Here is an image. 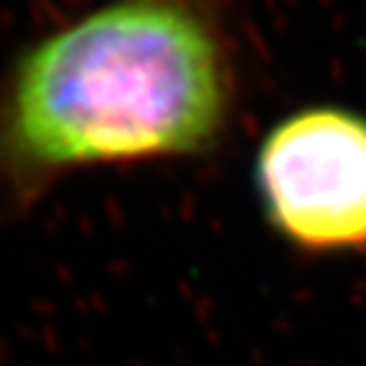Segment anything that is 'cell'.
<instances>
[{
    "instance_id": "obj_1",
    "label": "cell",
    "mask_w": 366,
    "mask_h": 366,
    "mask_svg": "<svg viewBox=\"0 0 366 366\" xmlns=\"http://www.w3.org/2000/svg\"><path fill=\"white\" fill-rule=\"evenodd\" d=\"M232 105V61L201 0H107L3 76L0 203L87 168L208 153Z\"/></svg>"
},
{
    "instance_id": "obj_2",
    "label": "cell",
    "mask_w": 366,
    "mask_h": 366,
    "mask_svg": "<svg viewBox=\"0 0 366 366\" xmlns=\"http://www.w3.org/2000/svg\"><path fill=\"white\" fill-rule=\"evenodd\" d=\"M265 219L313 254L366 249V117L308 107L270 127L254 158Z\"/></svg>"
}]
</instances>
